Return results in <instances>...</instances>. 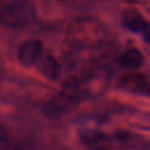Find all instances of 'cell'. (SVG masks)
<instances>
[{
    "mask_svg": "<svg viewBox=\"0 0 150 150\" xmlns=\"http://www.w3.org/2000/svg\"><path fill=\"white\" fill-rule=\"evenodd\" d=\"M108 40L105 26L93 16L74 19L66 32V43L74 54L95 52L103 48Z\"/></svg>",
    "mask_w": 150,
    "mask_h": 150,
    "instance_id": "cell-1",
    "label": "cell"
},
{
    "mask_svg": "<svg viewBox=\"0 0 150 150\" xmlns=\"http://www.w3.org/2000/svg\"><path fill=\"white\" fill-rule=\"evenodd\" d=\"M15 143L9 130L0 123V150H11Z\"/></svg>",
    "mask_w": 150,
    "mask_h": 150,
    "instance_id": "cell-9",
    "label": "cell"
},
{
    "mask_svg": "<svg viewBox=\"0 0 150 150\" xmlns=\"http://www.w3.org/2000/svg\"><path fill=\"white\" fill-rule=\"evenodd\" d=\"M43 43L36 39L23 41L18 49V60L25 67H35L45 54Z\"/></svg>",
    "mask_w": 150,
    "mask_h": 150,
    "instance_id": "cell-4",
    "label": "cell"
},
{
    "mask_svg": "<svg viewBox=\"0 0 150 150\" xmlns=\"http://www.w3.org/2000/svg\"><path fill=\"white\" fill-rule=\"evenodd\" d=\"M35 67L39 69V71L45 77H47L50 81H55L61 74L60 62L55 59L54 55H52L48 52H45L43 56L40 59V61L38 62V64Z\"/></svg>",
    "mask_w": 150,
    "mask_h": 150,
    "instance_id": "cell-6",
    "label": "cell"
},
{
    "mask_svg": "<svg viewBox=\"0 0 150 150\" xmlns=\"http://www.w3.org/2000/svg\"><path fill=\"white\" fill-rule=\"evenodd\" d=\"M143 55L137 48H128L122 52V54L118 57V63L121 67L129 69V70H136L143 64Z\"/></svg>",
    "mask_w": 150,
    "mask_h": 150,
    "instance_id": "cell-8",
    "label": "cell"
},
{
    "mask_svg": "<svg viewBox=\"0 0 150 150\" xmlns=\"http://www.w3.org/2000/svg\"><path fill=\"white\" fill-rule=\"evenodd\" d=\"M122 22L127 29L135 32V33H143L145 35V39L148 40V33H149L148 22L138 12H136V11L125 12L123 14Z\"/></svg>",
    "mask_w": 150,
    "mask_h": 150,
    "instance_id": "cell-7",
    "label": "cell"
},
{
    "mask_svg": "<svg viewBox=\"0 0 150 150\" xmlns=\"http://www.w3.org/2000/svg\"><path fill=\"white\" fill-rule=\"evenodd\" d=\"M81 98L69 88L62 87V89L55 95L50 96L42 107V112L47 118L57 120L74 111L81 103Z\"/></svg>",
    "mask_w": 150,
    "mask_h": 150,
    "instance_id": "cell-3",
    "label": "cell"
},
{
    "mask_svg": "<svg viewBox=\"0 0 150 150\" xmlns=\"http://www.w3.org/2000/svg\"><path fill=\"white\" fill-rule=\"evenodd\" d=\"M4 74H5V64H4V61L0 59V80L2 79Z\"/></svg>",
    "mask_w": 150,
    "mask_h": 150,
    "instance_id": "cell-11",
    "label": "cell"
},
{
    "mask_svg": "<svg viewBox=\"0 0 150 150\" xmlns=\"http://www.w3.org/2000/svg\"><path fill=\"white\" fill-rule=\"evenodd\" d=\"M11 150H42L40 145L32 143V142H21V143H15L14 146Z\"/></svg>",
    "mask_w": 150,
    "mask_h": 150,
    "instance_id": "cell-10",
    "label": "cell"
},
{
    "mask_svg": "<svg viewBox=\"0 0 150 150\" xmlns=\"http://www.w3.org/2000/svg\"><path fill=\"white\" fill-rule=\"evenodd\" d=\"M117 86L131 94H137V95H143L148 96L149 94V81L145 75L139 74V73H130L124 76H122Z\"/></svg>",
    "mask_w": 150,
    "mask_h": 150,
    "instance_id": "cell-5",
    "label": "cell"
},
{
    "mask_svg": "<svg viewBox=\"0 0 150 150\" xmlns=\"http://www.w3.org/2000/svg\"><path fill=\"white\" fill-rule=\"evenodd\" d=\"M35 8L28 0H9L0 6V25L20 29L28 27L35 20Z\"/></svg>",
    "mask_w": 150,
    "mask_h": 150,
    "instance_id": "cell-2",
    "label": "cell"
}]
</instances>
